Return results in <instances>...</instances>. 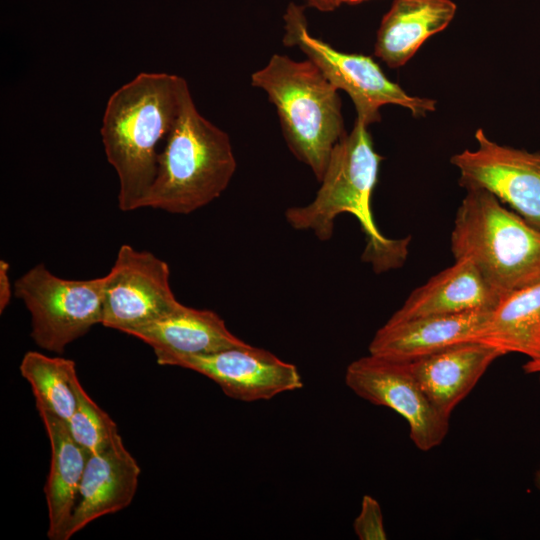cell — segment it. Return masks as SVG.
<instances>
[{
    "label": "cell",
    "instance_id": "4",
    "mask_svg": "<svg viewBox=\"0 0 540 540\" xmlns=\"http://www.w3.org/2000/svg\"><path fill=\"white\" fill-rule=\"evenodd\" d=\"M275 106L285 141L294 156L320 182L330 155L345 135L338 89L309 59L273 54L251 75Z\"/></svg>",
    "mask_w": 540,
    "mask_h": 540
},
{
    "label": "cell",
    "instance_id": "10",
    "mask_svg": "<svg viewBox=\"0 0 540 540\" xmlns=\"http://www.w3.org/2000/svg\"><path fill=\"white\" fill-rule=\"evenodd\" d=\"M477 147L452 156L462 187L482 188L540 230V154L500 145L482 129Z\"/></svg>",
    "mask_w": 540,
    "mask_h": 540
},
{
    "label": "cell",
    "instance_id": "5",
    "mask_svg": "<svg viewBox=\"0 0 540 540\" xmlns=\"http://www.w3.org/2000/svg\"><path fill=\"white\" fill-rule=\"evenodd\" d=\"M451 249L455 260L472 261L502 296L540 283V230L485 189H466Z\"/></svg>",
    "mask_w": 540,
    "mask_h": 540
},
{
    "label": "cell",
    "instance_id": "17",
    "mask_svg": "<svg viewBox=\"0 0 540 540\" xmlns=\"http://www.w3.org/2000/svg\"><path fill=\"white\" fill-rule=\"evenodd\" d=\"M51 448L49 474L44 485L48 508V538L68 540V528L89 453L72 438L67 422L36 406Z\"/></svg>",
    "mask_w": 540,
    "mask_h": 540
},
{
    "label": "cell",
    "instance_id": "14",
    "mask_svg": "<svg viewBox=\"0 0 540 540\" xmlns=\"http://www.w3.org/2000/svg\"><path fill=\"white\" fill-rule=\"evenodd\" d=\"M150 345L159 365L177 357L206 355L246 342L235 336L214 311L181 305L177 310L151 323L131 330Z\"/></svg>",
    "mask_w": 540,
    "mask_h": 540
},
{
    "label": "cell",
    "instance_id": "20",
    "mask_svg": "<svg viewBox=\"0 0 540 540\" xmlns=\"http://www.w3.org/2000/svg\"><path fill=\"white\" fill-rule=\"evenodd\" d=\"M19 370L31 385L36 406L44 407L67 422L77 405L79 380L75 362L28 351Z\"/></svg>",
    "mask_w": 540,
    "mask_h": 540
},
{
    "label": "cell",
    "instance_id": "18",
    "mask_svg": "<svg viewBox=\"0 0 540 540\" xmlns=\"http://www.w3.org/2000/svg\"><path fill=\"white\" fill-rule=\"evenodd\" d=\"M455 13L451 0H395L381 20L374 54L390 68L403 66Z\"/></svg>",
    "mask_w": 540,
    "mask_h": 540
},
{
    "label": "cell",
    "instance_id": "28",
    "mask_svg": "<svg viewBox=\"0 0 540 540\" xmlns=\"http://www.w3.org/2000/svg\"><path fill=\"white\" fill-rule=\"evenodd\" d=\"M362 1H365V0H345L344 3L354 4V3H359Z\"/></svg>",
    "mask_w": 540,
    "mask_h": 540
},
{
    "label": "cell",
    "instance_id": "13",
    "mask_svg": "<svg viewBox=\"0 0 540 540\" xmlns=\"http://www.w3.org/2000/svg\"><path fill=\"white\" fill-rule=\"evenodd\" d=\"M140 472L121 436L101 451L89 454L68 528V539L97 518L130 505Z\"/></svg>",
    "mask_w": 540,
    "mask_h": 540
},
{
    "label": "cell",
    "instance_id": "1",
    "mask_svg": "<svg viewBox=\"0 0 540 540\" xmlns=\"http://www.w3.org/2000/svg\"><path fill=\"white\" fill-rule=\"evenodd\" d=\"M188 87L178 75L141 72L109 97L100 133L107 161L119 179L122 211L141 208Z\"/></svg>",
    "mask_w": 540,
    "mask_h": 540
},
{
    "label": "cell",
    "instance_id": "24",
    "mask_svg": "<svg viewBox=\"0 0 540 540\" xmlns=\"http://www.w3.org/2000/svg\"><path fill=\"white\" fill-rule=\"evenodd\" d=\"M522 368L526 374H538L540 380V359L528 360Z\"/></svg>",
    "mask_w": 540,
    "mask_h": 540
},
{
    "label": "cell",
    "instance_id": "27",
    "mask_svg": "<svg viewBox=\"0 0 540 540\" xmlns=\"http://www.w3.org/2000/svg\"><path fill=\"white\" fill-rule=\"evenodd\" d=\"M534 482L536 487L540 490V467L535 472Z\"/></svg>",
    "mask_w": 540,
    "mask_h": 540
},
{
    "label": "cell",
    "instance_id": "23",
    "mask_svg": "<svg viewBox=\"0 0 540 540\" xmlns=\"http://www.w3.org/2000/svg\"><path fill=\"white\" fill-rule=\"evenodd\" d=\"M9 263L0 260V312L6 309L12 296V286L9 278Z\"/></svg>",
    "mask_w": 540,
    "mask_h": 540
},
{
    "label": "cell",
    "instance_id": "11",
    "mask_svg": "<svg viewBox=\"0 0 540 540\" xmlns=\"http://www.w3.org/2000/svg\"><path fill=\"white\" fill-rule=\"evenodd\" d=\"M168 366L200 373L214 381L228 397L254 402L303 387L297 367L248 343L206 355L181 356Z\"/></svg>",
    "mask_w": 540,
    "mask_h": 540
},
{
    "label": "cell",
    "instance_id": "2",
    "mask_svg": "<svg viewBox=\"0 0 540 540\" xmlns=\"http://www.w3.org/2000/svg\"><path fill=\"white\" fill-rule=\"evenodd\" d=\"M368 126L356 120L353 129L335 145L314 199L285 211L295 230L311 231L328 241L342 213L356 217L366 237L363 258L376 272L399 267L407 255L408 239H389L377 228L371 197L382 157L375 151Z\"/></svg>",
    "mask_w": 540,
    "mask_h": 540
},
{
    "label": "cell",
    "instance_id": "21",
    "mask_svg": "<svg viewBox=\"0 0 540 540\" xmlns=\"http://www.w3.org/2000/svg\"><path fill=\"white\" fill-rule=\"evenodd\" d=\"M67 426L75 442L89 454L101 451L120 436L116 423L89 397L80 382L77 405Z\"/></svg>",
    "mask_w": 540,
    "mask_h": 540
},
{
    "label": "cell",
    "instance_id": "22",
    "mask_svg": "<svg viewBox=\"0 0 540 540\" xmlns=\"http://www.w3.org/2000/svg\"><path fill=\"white\" fill-rule=\"evenodd\" d=\"M353 528L360 540H385L387 538L380 504L372 496H363L360 513L354 520Z\"/></svg>",
    "mask_w": 540,
    "mask_h": 540
},
{
    "label": "cell",
    "instance_id": "26",
    "mask_svg": "<svg viewBox=\"0 0 540 540\" xmlns=\"http://www.w3.org/2000/svg\"><path fill=\"white\" fill-rule=\"evenodd\" d=\"M344 1L345 0H328L331 11L335 10L337 7L343 4Z\"/></svg>",
    "mask_w": 540,
    "mask_h": 540
},
{
    "label": "cell",
    "instance_id": "6",
    "mask_svg": "<svg viewBox=\"0 0 540 540\" xmlns=\"http://www.w3.org/2000/svg\"><path fill=\"white\" fill-rule=\"evenodd\" d=\"M283 20L284 45L298 47L334 87L346 92L354 103L356 120L366 126L380 121L379 110L387 104L407 108L415 117L435 110L434 100L409 95L371 57L338 51L312 36L303 6L289 3Z\"/></svg>",
    "mask_w": 540,
    "mask_h": 540
},
{
    "label": "cell",
    "instance_id": "7",
    "mask_svg": "<svg viewBox=\"0 0 540 540\" xmlns=\"http://www.w3.org/2000/svg\"><path fill=\"white\" fill-rule=\"evenodd\" d=\"M104 278L75 280L38 264L19 277L14 295L31 314V337L42 349L63 353L103 318Z\"/></svg>",
    "mask_w": 540,
    "mask_h": 540
},
{
    "label": "cell",
    "instance_id": "15",
    "mask_svg": "<svg viewBox=\"0 0 540 540\" xmlns=\"http://www.w3.org/2000/svg\"><path fill=\"white\" fill-rule=\"evenodd\" d=\"M501 297L472 261L458 259L416 288L388 320L491 311Z\"/></svg>",
    "mask_w": 540,
    "mask_h": 540
},
{
    "label": "cell",
    "instance_id": "16",
    "mask_svg": "<svg viewBox=\"0 0 540 540\" xmlns=\"http://www.w3.org/2000/svg\"><path fill=\"white\" fill-rule=\"evenodd\" d=\"M504 353L483 342L454 345L410 362L412 372L435 407L450 417L488 367Z\"/></svg>",
    "mask_w": 540,
    "mask_h": 540
},
{
    "label": "cell",
    "instance_id": "8",
    "mask_svg": "<svg viewBox=\"0 0 540 540\" xmlns=\"http://www.w3.org/2000/svg\"><path fill=\"white\" fill-rule=\"evenodd\" d=\"M345 383L357 396L392 409L409 425V435L421 451L439 446L449 430V418L439 411L415 378L409 362L369 354L352 361Z\"/></svg>",
    "mask_w": 540,
    "mask_h": 540
},
{
    "label": "cell",
    "instance_id": "12",
    "mask_svg": "<svg viewBox=\"0 0 540 540\" xmlns=\"http://www.w3.org/2000/svg\"><path fill=\"white\" fill-rule=\"evenodd\" d=\"M491 311L388 320L371 340L369 354L410 363L454 345L478 341Z\"/></svg>",
    "mask_w": 540,
    "mask_h": 540
},
{
    "label": "cell",
    "instance_id": "9",
    "mask_svg": "<svg viewBox=\"0 0 540 540\" xmlns=\"http://www.w3.org/2000/svg\"><path fill=\"white\" fill-rule=\"evenodd\" d=\"M168 264L124 244L104 276L102 325L128 334L177 310Z\"/></svg>",
    "mask_w": 540,
    "mask_h": 540
},
{
    "label": "cell",
    "instance_id": "25",
    "mask_svg": "<svg viewBox=\"0 0 540 540\" xmlns=\"http://www.w3.org/2000/svg\"><path fill=\"white\" fill-rule=\"evenodd\" d=\"M306 3L321 12H330V6L328 0H305Z\"/></svg>",
    "mask_w": 540,
    "mask_h": 540
},
{
    "label": "cell",
    "instance_id": "19",
    "mask_svg": "<svg viewBox=\"0 0 540 540\" xmlns=\"http://www.w3.org/2000/svg\"><path fill=\"white\" fill-rule=\"evenodd\" d=\"M479 342L505 354L540 359V283L504 294L485 324Z\"/></svg>",
    "mask_w": 540,
    "mask_h": 540
},
{
    "label": "cell",
    "instance_id": "3",
    "mask_svg": "<svg viewBox=\"0 0 540 540\" xmlns=\"http://www.w3.org/2000/svg\"><path fill=\"white\" fill-rule=\"evenodd\" d=\"M236 168L229 135L200 114L188 87L141 208L190 214L217 199Z\"/></svg>",
    "mask_w": 540,
    "mask_h": 540
}]
</instances>
